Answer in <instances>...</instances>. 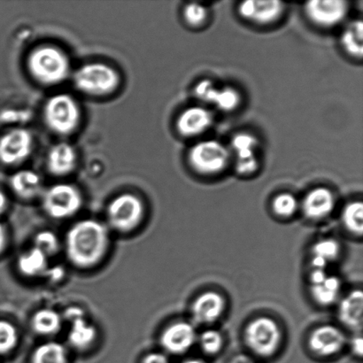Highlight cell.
I'll list each match as a JSON object with an SVG mask.
<instances>
[{"label":"cell","instance_id":"1","mask_svg":"<svg viewBox=\"0 0 363 363\" xmlns=\"http://www.w3.org/2000/svg\"><path fill=\"white\" fill-rule=\"evenodd\" d=\"M108 230L95 220H84L71 228L66 238L67 257L81 268L97 264L108 250Z\"/></svg>","mask_w":363,"mask_h":363},{"label":"cell","instance_id":"2","mask_svg":"<svg viewBox=\"0 0 363 363\" xmlns=\"http://www.w3.org/2000/svg\"><path fill=\"white\" fill-rule=\"evenodd\" d=\"M28 64L32 77L43 84L62 83L69 74L70 63L67 55L52 46L35 49L31 52Z\"/></svg>","mask_w":363,"mask_h":363},{"label":"cell","instance_id":"3","mask_svg":"<svg viewBox=\"0 0 363 363\" xmlns=\"http://www.w3.org/2000/svg\"><path fill=\"white\" fill-rule=\"evenodd\" d=\"M74 83L84 94L102 96L116 90L120 78L115 69L102 63L81 67L74 74Z\"/></svg>","mask_w":363,"mask_h":363},{"label":"cell","instance_id":"4","mask_svg":"<svg viewBox=\"0 0 363 363\" xmlns=\"http://www.w3.org/2000/svg\"><path fill=\"white\" fill-rule=\"evenodd\" d=\"M45 119L50 129L60 135H69L77 130L80 110L76 101L66 94L53 96L46 103Z\"/></svg>","mask_w":363,"mask_h":363},{"label":"cell","instance_id":"5","mask_svg":"<svg viewBox=\"0 0 363 363\" xmlns=\"http://www.w3.org/2000/svg\"><path fill=\"white\" fill-rule=\"evenodd\" d=\"M281 330L275 320L258 318L248 323L245 330V343L255 354L262 357H272L279 350Z\"/></svg>","mask_w":363,"mask_h":363},{"label":"cell","instance_id":"6","mask_svg":"<svg viewBox=\"0 0 363 363\" xmlns=\"http://www.w3.org/2000/svg\"><path fill=\"white\" fill-rule=\"evenodd\" d=\"M230 154L225 145L216 140L199 142L189 152L192 168L202 174H215L225 168Z\"/></svg>","mask_w":363,"mask_h":363},{"label":"cell","instance_id":"7","mask_svg":"<svg viewBox=\"0 0 363 363\" xmlns=\"http://www.w3.org/2000/svg\"><path fill=\"white\" fill-rule=\"evenodd\" d=\"M143 216L144 206L133 194L120 195L108 206L110 225L123 233L134 230L141 223Z\"/></svg>","mask_w":363,"mask_h":363},{"label":"cell","instance_id":"8","mask_svg":"<svg viewBox=\"0 0 363 363\" xmlns=\"http://www.w3.org/2000/svg\"><path fill=\"white\" fill-rule=\"evenodd\" d=\"M82 196L76 187L70 184H57L45 192L43 206L52 218L64 219L74 215L80 209Z\"/></svg>","mask_w":363,"mask_h":363},{"label":"cell","instance_id":"9","mask_svg":"<svg viewBox=\"0 0 363 363\" xmlns=\"http://www.w3.org/2000/svg\"><path fill=\"white\" fill-rule=\"evenodd\" d=\"M33 138L28 130L16 129L0 138V162L6 165L19 164L28 157Z\"/></svg>","mask_w":363,"mask_h":363},{"label":"cell","instance_id":"10","mask_svg":"<svg viewBox=\"0 0 363 363\" xmlns=\"http://www.w3.org/2000/svg\"><path fill=\"white\" fill-rule=\"evenodd\" d=\"M347 337L342 330L333 325H322L313 330L308 346L313 353L327 357L340 353L346 346Z\"/></svg>","mask_w":363,"mask_h":363},{"label":"cell","instance_id":"11","mask_svg":"<svg viewBox=\"0 0 363 363\" xmlns=\"http://www.w3.org/2000/svg\"><path fill=\"white\" fill-rule=\"evenodd\" d=\"M309 19L322 27H333L346 17L348 4L343 0H314L305 6Z\"/></svg>","mask_w":363,"mask_h":363},{"label":"cell","instance_id":"12","mask_svg":"<svg viewBox=\"0 0 363 363\" xmlns=\"http://www.w3.org/2000/svg\"><path fill=\"white\" fill-rule=\"evenodd\" d=\"M197 340L194 326L186 322L173 323L163 332L161 343L167 352L182 354L194 346Z\"/></svg>","mask_w":363,"mask_h":363},{"label":"cell","instance_id":"13","mask_svg":"<svg viewBox=\"0 0 363 363\" xmlns=\"http://www.w3.org/2000/svg\"><path fill=\"white\" fill-rule=\"evenodd\" d=\"M225 308L222 295L216 291H206L199 295L192 304L191 315L199 325H210L217 321Z\"/></svg>","mask_w":363,"mask_h":363},{"label":"cell","instance_id":"14","mask_svg":"<svg viewBox=\"0 0 363 363\" xmlns=\"http://www.w3.org/2000/svg\"><path fill=\"white\" fill-rule=\"evenodd\" d=\"M238 11L245 19L259 24H267L279 19L284 11V4L277 0H268V1L249 0V1L241 3Z\"/></svg>","mask_w":363,"mask_h":363},{"label":"cell","instance_id":"15","mask_svg":"<svg viewBox=\"0 0 363 363\" xmlns=\"http://www.w3.org/2000/svg\"><path fill=\"white\" fill-rule=\"evenodd\" d=\"M335 206V198L332 191L318 187L309 191L306 196L302 209L306 217L311 220H320L329 216Z\"/></svg>","mask_w":363,"mask_h":363},{"label":"cell","instance_id":"16","mask_svg":"<svg viewBox=\"0 0 363 363\" xmlns=\"http://www.w3.org/2000/svg\"><path fill=\"white\" fill-rule=\"evenodd\" d=\"M213 123L211 112L201 106L185 110L177 121V130L184 136H196L208 130Z\"/></svg>","mask_w":363,"mask_h":363},{"label":"cell","instance_id":"17","mask_svg":"<svg viewBox=\"0 0 363 363\" xmlns=\"http://www.w3.org/2000/svg\"><path fill=\"white\" fill-rule=\"evenodd\" d=\"M339 318L344 325L352 330H361L363 319V294L354 290L341 301Z\"/></svg>","mask_w":363,"mask_h":363},{"label":"cell","instance_id":"18","mask_svg":"<svg viewBox=\"0 0 363 363\" xmlns=\"http://www.w3.org/2000/svg\"><path fill=\"white\" fill-rule=\"evenodd\" d=\"M76 162V151L69 144L60 143L55 145L48 155V169L53 175H67L72 172Z\"/></svg>","mask_w":363,"mask_h":363},{"label":"cell","instance_id":"19","mask_svg":"<svg viewBox=\"0 0 363 363\" xmlns=\"http://www.w3.org/2000/svg\"><path fill=\"white\" fill-rule=\"evenodd\" d=\"M341 247L339 242L333 238H325L313 245L312 269H325L329 263L339 257Z\"/></svg>","mask_w":363,"mask_h":363},{"label":"cell","instance_id":"20","mask_svg":"<svg viewBox=\"0 0 363 363\" xmlns=\"http://www.w3.org/2000/svg\"><path fill=\"white\" fill-rule=\"evenodd\" d=\"M48 256L37 247H33L18 259V268L21 274L28 277L45 276L48 269Z\"/></svg>","mask_w":363,"mask_h":363},{"label":"cell","instance_id":"21","mask_svg":"<svg viewBox=\"0 0 363 363\" xmlns=\"http://www.w3.org/2000/svg\"><path fill=\"white\" fill-rule=\"evenodd\" d=\"M11 186L21 198L32 199L40 194L42 183L38 174L30 170H23L12 177Z\"/></svg>","mask_w":363,"mask_h":363},{"label":"cell","instance_id":"22","mask_svg":"<svg viewBox=\"0 0 363 363\" xmlns=\"http://www.w3.org/2000/svg\"><path fill=\"white\" fill-rule=\"evenodd\" d=\"M341 281L336 276H327L322 282L311 284L312 297L322 306H330L334 303L340 296Z\"/></svg>","mask_w":363,"mask_h":363},{"label":"cell","instance_id":"23","mask_svg":"<svg viewBox=\"0 0 363 363\" xmlns=\"http://www.w3.org/2000/svg\"><path fill=\"white\" fill-rule=\"evenodd\" d=\"M69 334L71 346L77 350H85L94 342L97 332L95 327L85 321L84 316L74 319Z\"/></svg>","mask_w":363,"mask_h":363},{"label":"cell","instance_id":"24","mask_svg":"<svg viewBox=\"0 0 363 363\" xmlns=\"http://www.w3.org/2000/svg\"><path fill=\"white\" fill-rule=\"evenodd\" d=\"M32 326L35 332L41 335H52L62 327V318L52 309H42L34 315Z\"/></svg>","mask_w":363,"mask_h":363},{"label":"cell","instance_id":"25","mask_svg":"<svg viewBox=\"0 0 363 363\" xmlns=\"http://www.w3.org/2000/svg\"><path fill=\"white\" fill-rule=\"evenodd\" d=\"M344 48L351 55L361 58L363 53V23L361 20L348 25L341 38Z\"/></svg>","mask_w":363,"mask_h":363},{"label":"cell","instance_id":"26","mask_svg":"<svg viewBox=\"0 0 363 363\" xmlns=\"http://www.w3.org/2000/svg\"><path fill=\"white\" fill-rule=\"evenodd\" d=\"M65 348L59 343L48 342L41 345L35 351L32 363H67Z\"/></svg>","mask_w":363,"mask_h":363},{"label":"cell","instance_id":"27","mask_svg":"<svg viewBox=\"0 0 363 363\" xmlns=\"http://www.w3.org/2000/svg\"><path fill=\"white\" fill-rule=\"evenodd\" d=\"M342 222L351 233L362 236L363 233V204L362 201L350 203L344 208Z\"/></svg>","mask_w":363,"mask_h":363},{"label":"cell","instance_id":"28","mask_svg":"<svg viewBox=\"0 0 363 363\" xmlns=\"http://www.w3.org/2000/svg\"><path fill=\"white\" fill-rule=\"evenodd\" d=\"M241 96L240 92L233 87L218 89L213 104L223 111H233L240 104Z\"/></svg>","mask_w":363,"mask_h":363},{"label":"cell","instance_id":"29","mask_svg":"<svg viewBox=\"0 0 363 363\" xmlns=\"http://www.w3.org/2000/svg\"><path fill=\"white\" fill-rule=\"evenodd\" d=\"M298 201L296 197L291 194H281L274 199L272 208L274 212L280 217L287 218L294 216L298 209Z\"/></svg>","mask_w":363,"mask_h":363},{"label":"cell","instance_id":"30","mask_svg":"<svg viewBox=\"0 0 363 363\" xmlns=\"http://www.w3.org/2000/svg\"><path fill=\"white\" fill-rule=\"evenodd\" d=\"M18 334L16 327L6 321H0V354H5L16 347Z\"/></svg>","mask_w":363,"mask_h":363},{"label":"cell","instance_id":"31","mask_svg":"<svg viewBox=\"0 0 363 363\" xmlns=\"http://www.w3.org/2000/svg\"><path fill=\"white\" fill-rule=\"evenodd\" d=\"M201 346L206 354L213 355L222 350L223 340L222 335L216 330H208L201 336Z\"/></svg>","mask_w":363,"mask_h":363},{"label":"cell","instance_id":"32","mask_svg":"<svg viewBox=\"0 0 363 363\" xmlns=\"http://www.w3.org/2000/svg\"><path fill=\"white\" fill-rule=\"evenodd\" d=\"M35 247L48 256L56 254L59 249V240L55 233L51 231H42L38 233L35 240Z\"/></svg>","mask_w":363,"mask_h":363},{"label":"cell","instance_id":"33","mask_svg":"<svg viewBox=\"0 0 363 363\" xmlns=\"http://www.w3.org/2000/svg\"><path fill=\"white\" fill-rule=\"evenodd\" d=\"M184 16L185 20L191 26H199L205 23L206 17H208V11L204 6L191 3L185 6Z\"/></svg>","mask_w":363,"mask_h":363},{"label":"cell","instance_id":"34","mask_svg":"<svg viewBox=\"0 0 363 363\" xmlns=\"http://www.w3.org/2000/svg\"><path fill=\"white\" fill-rule=\"evenodd\" d=\"M258 145L257 138L249 133H238L235 135L231 140V147L236 154L240 152L255 151Z\"/></svg>","mask_w":363,"mask_h":363},{"label":"cell","instance_id":"35","mask_svg":"<svg viewBox=\"0 0 363 363\" xmlns=\"http://www.w3.org/2000/svg\"><path fill=\"white\" fill-rule=\"evenodd\" d=\"M218 88L216 87L213 82L210 80H202L199 82L195 88V95L201 101L211 103L215 101L216 96Z\"/></svg>","mask_w":363,"mask_h":363},{"label":"cell","instance_id":"36","mask_svg":"<svg viewBox=\"0 0 363 363\" xmlns=\"http://www.w3.org/2000/svg\"><path fill=\"white\" fill-rule=\"evenodd\" d=\"M258 168L257 158L242 160L236 162L237 172L241 175H249L256 172Z\"/></svg>","mask_w":363,"mask_h":363},{"label":"cell","instance_id":"37","mask_svg":"<svg viewBox=\"0 0 363 363\" xmlns=\"http://www.w3.org/2000/svg\"><path fill=\"white\" fill-rule=\"evenodd\" d=\"M143 363H169L166 355L159 353H152L145 357Z\"/></svg>","mask_w":363,"mask_h":363},{"label":"cell","instance_id":"38","mask_svg":"<svg viewBox=\"0 0 363 363\" xmlns=\"http://www.w3.org/2000/svg\"><path fill=\"white\" fill-rule=\"evenodd\" d=\"M45 277H48L52 281H59L64 276V270L60 267H53L52 269L46 270Z\"/></svg>","mask_w":363,"mask_h":363},{"label":"cell","instance_id":"39","mask_svg":"<svg viewBox=\"0 0 363 363\" xmlns=\"http://www.w3.org/2000/svg\"><path fill=\"white\" fill-rule=\"evenodd\" d=\"M352 350H353L355 355L359 357H362L363 340L361 336L354 337L353 341H352Z\"/></svg>","mask_w":363,"mask_h":363},{"label":"cell","instance_id":"40","mask_svg":"<svg viewBox=\"0 0 363 363\" xmlns=\"http://www.w3.org/2000/svg\"><path fill=\"white\" fill-rule=\"evenodd\" d=\"M80 316L83 315V311L81 309L77 308H70L67 309L66 311V318L69 320V321H73L74 319L77 318H80Z\"/></svg>","mask_w":363,"mask_h":363},{"label":"cell","instance_id":"41","mask_svg":"<svg viewBox=\"0 0 363 363\" xmlns=\"http://www.w3.org/2000/svg\"><path fill=\"white\" fill-rule=\"evenodd\" d=\"M6 230L2 223H0V254L3 252L6 245Z\"/></svg>","mask_w":363,"mask_h":363},{"label":"cell","instance_id":"42","mask_svg":"<svg viewBox=\"0 0 363 363\" xmlns=\"http://www.w3.org/2000/svg\"><path fill=\"white\" fill-rule=\"evenodd\" d=\"M7 208V199L6 195L3 194L1 191H0V215L5 212V210Z\"/></svg>","mask_w":363,"mask_h":363},{"label":"cell","instance_id":"43","mask_svg":"<svg viewBox=\"0 0 363 363\" xmlns=\"http://www.w3.org/2000/svg\"><path fill=\"white\" fill-rule=\"evenodd\" d=\"M233 363H254L250 359L245 357H238L233 361Z\"/></svg>","mask_w":363,"mask_h":363},{"label":"cell","instance_id":"44","mask_svg":"<svg viewBox=\"0 0 363 363\" xmlns=\"http://www.w3.org/2000/svg\"><path fill=\"white\" fill-rule=\"evenodd\" d=\"M183 363H206V362L204 361L199 360V359H191V360L185 361Z\"/></svg>","mask_w":363,"mask_h":363}]
</instances>
